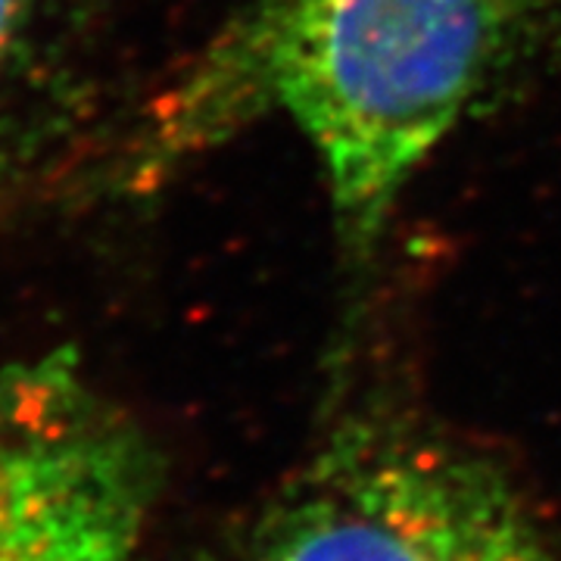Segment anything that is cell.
Instances as JSON below:
<instances>
[{
    "label": "cell",
    "mask_w": 561,
    "mask_h": 561,
    "mask_svg": "<svg viewBox=\"0 0 561 561\" xmlns=\"http://www.w3.org/2000/svg\"><path fill=\"white\" fill-rule=\"evenodd\" d=\"M219 561H561L496 461L409 415H350Z\"/></svg>",
    "instance_id": "obj_2"
},
{
    "label": "cell",
    "mask_w": 561,
    "mask_h": 561,
    "mask_svg": "<svg viewBox=\"0 0 561 561\" xmlns=\"http://www.w3.org/2000/svg\"><path fill=\"white\" fill-rule=\"evenodd\" d=\"M160 456L69 350L0 371V561H140Z\"/></svg>",
    "instance_id": "obj_3"
},
{
    "label": "cell",
    "mask_w": 561,
    "mask_h": 561,
    "mask_svg": "<svg viewBox=\"0 0 561 561\" xmlns=\"http://www.w3.org/2000/svg\"><path fill=\"white\" fill-rule=\"evenodd\" d=\"M556 38L561 0H247L144 103L98 187L150 194L280 116L362 275L421 165Z\"/></svg>",
    "instance_id": "obj_1"
},
{
    "label": "cell",
    "mask_w": 561,
    "mask_h": 561,
    "mask_svg": "<svg viewBox=\"0 0 561 561\" xmlns=\"http://www.w3.org/2000/svg\"><path fill=\"white\" fill-rule=\"evenodd\" d=\"M57 0H0V213L72 147L84 88Z\"/></svg>",
    "instance_id": "obj_4"
}]
</instances>
